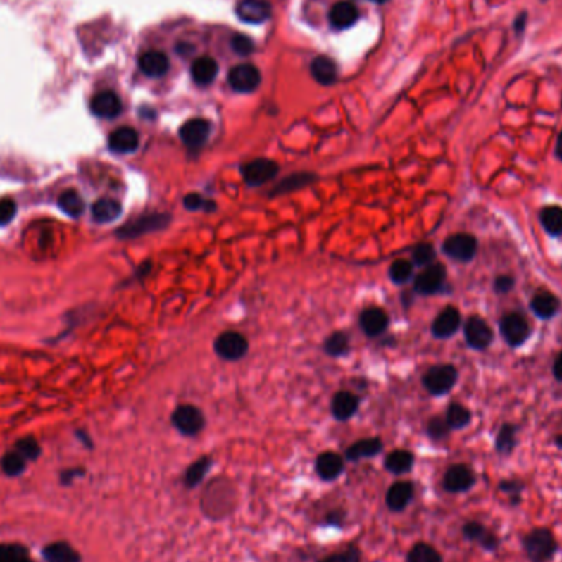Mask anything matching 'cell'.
Segmentation results:
<instances>
[{"label": "cell", "mask_w": 562, "mask_h": 562, "mask_svg": "<svg viewBox=\"0 0 562 562\" xmlns=\"http://www.w3.org/2000/svg\"><path fill=\"white\" fill-rule=\"evenodd\" d=\"M475 472L466 463H454L444 473V490L449 493H463L468 492L475 485Z\"/></svg>", "instance_id": "obj_2"}, {"label": "cell", "mask_w": 562, "mask_h": 562, "mask_svg": "<svg viewBox=\"0 0 562 562\" xmlns=\"http://www.w3.org/2000/svg\"><path fill=\"white\" fill-rule=\"evenodd\" d=\"M168 216L166 214H151L140 217V219H135L132 222H128L127 225H123L120 230H118V237L122 239H133V237L143 235L146 232H153L158 229H163L168 224Z\"/></svg>", "instance_id": "obj_8"}, {"label": "cell", "mask_w": 562, "mask_h": 562, "mask_svg": "<svg viewBox=\"0 0 562 562\" xmlns=\"http://www.w3.org/2000/svg\"><path fill=\"white\" fill-rule=\"evenodd\" d=\"M232 49L237 54H242V56H246L254 51V43H251L250 38L244 37V35H235V38L232 39Z\"/></svg>", "instance_id": "obj_49"}, {"label": "cell", "mask_w": 562, "mask_h": 562, "mask_svg": "<svg viewBox=\"0 0 562 562\" xmlns=\"http://www.w3.org/2000/svg\"><path fill=\"white\" fill-rule=\"evenodd\" d=\"M58 204L61 207L63 212H66V214L71 217H79L84 211V201L76 191H64L63 194L58 197Z\"/></svg>", "instance_id": "obj_36"}, {"label": "cell", "mask_w": 562, "mask_h": 562, "mask_svg": "<svg viewBox=\"0 0 562 562\" xmlns=\"http://www.w3.org/2000/svg\"><path fill=\"white\" fill-rule=\"evenodd\" d=\"M79 473H81V470H69V472H64V473H63V482H64V483H69V480H71L73 477H77Z\"/></svg>", "instance_id": "obj_53"}, {"label": "cell", "mask_w": 562, "mask_h": 562, "mask_svg": "<svg viewBox=\"0 0 562 562\" xmlns=\"http://www.w3.org/2000/svg\"><path fill=\"white\" fill-rule=\"evenodd\" d=\"M413 462H414L413 454L399 449V451H393L392 454H388L387 461H385V467H387L388 472L399 475V473H406L411 470Z\"/></svg>", "instance_id": "obj_31"}, {"label": "cell", "mask_w": 562, "mask_h": 562, "mask_svg": "<svg viewBox=\"0 0 562 562\" xmlns=\"http://www.w3.org/2000/svg\"><path fill=\"white\" fill-rule=\"evenodd\" d=\"M434 256H436V251L429 244H421L413 250V260L419 266H427L434 260Z\"/></svg>", "instance_id": "obj_44"}, {"label": "cell", "mask_w": 562, "mask_h": 562, "mask_svg": "<svg viewBox=\"0 0 562 562\" xmlns=\"http://www.w3.org/2000/svg\"><path fill=\"white\" fill-rule=\"evenodd\" d=\"M138 66H140V71L148 77H161L170 69V59H168L165 53L158 51V49H151V51H145L140 54Z\"/></svg>", "instance_id": "obj_17"}, {"label": "cell", "mask_w": 562, "mask_h": 562, "mask_svg": "<svg viewBox=\"0 0 562 562\" xmlns=\"http://www.w3.org/2000/svg\"><path fill=\"white\" fill-rule=\"evenodd\" d=\"M444 251L446 255L458 261H468L475 256L477 240L468 234L451 235L444 242Z\"/></svg>", "instance_id": "obj_9"}, {"label": "cell", "mask_w": 562, "mask_h": 562, "mask_svg": "<svg viewBox=\"0 0 562 562\" xmlns=\"http://www.w3.org/2000/svg\"><path fill=\"white\" fill-rule=\"evenodd\" d=\"M360 325L367 335H378L387 329L388 316L378 308H368L360 314Z\"/></svg>", "instance_id": "obj_25"}, {"label": "cell", "mask_w": 562, "mask_h": 562, "mask_svg": "<svg viewBox=\"0 0 562 562\" xmlns=\"http://www.w3.org/2000/svg\"><path fill=\"white\" fill-rule=\"evenodd\" d=\"M414 488L409 482H394L387 492V505L392 511H403L413 500Z\"/></svg>", "instance_id": "obj_21"}, {"label": "cell", "mask_w": 562, "mask_h": 562, "mask_svg": "<svg viewBox=\"0 0 562 562\" xmlns=\"http://www.w3.org/2000/svg\"><path fill=\"white\" fill-rule=\"evenodd\" d=\"M457 380V370L452 365H437L424 375V387L432 394H446Z\"/></svg>", "instance_id": "obj_3"}, {"label": "cell", "mask_w": 562, "mask_h": 562, "mask_svg": "<svg viewBox=\"0 0 562 562\" xmlns=\"http://www.w3.org/2000/svg\"><path fill=\"white\" fill-rule=\"evenodd\" d=\"M498 490L506 493L510 497V503L513 506H518L521 503V493L525 490V483L520 480H501L498 483Z\"/></svg>", "instance_id": "obj_40"}, {"label": "cell", "mask_w": 562, "mask_h": 562, "mask_svg": "<svg viewBox=\"0 0 562 562\" xmlns=\"http://www.w3.org/2000/svg\"><path fill=\"white\" fill-rule=\"evenodd\" d=\"M556 153H557V156H559V160L562 161V132H561V135H559V138H557V145H556Z\"/></svg>", "instance_id": "obj_54"}, {"label": "cell", "mask_w": 562, "mask_h": 562, "mask_svg": "<svg viewBox=\"0 0 562 562\" xmlns=\"http://www.w3.org/2000/svg\"><path fill=\"white\" fill-rule=\"evenodd\" d=\"M17 452L22 454L27 461H35V458L39 456V446L35 439L27 437V439H22V441H18Z\"/></svg>", "instance_id": "obj_45"}, {"label": "cell", "mask_w": 562, "mask_h": 562, "mask_svg": "<svg viewBox=\"0 0 562 562\" xmlns=\"http://www.w3.org/2000/svg\"><path fill=\"white\" fill-rule=\"evenodd\" d=\"M17 214V204L10 199L0 201V225H7Z\"/></svg>", "instance_id": "obj_48"}, {"label": "cell", "mask_w": 562, "mask_h": 562, "mask_svg": "<svg viewBox=\"0 0 562 562\" xmlns=\"http://www.w3.org/2000/svg\"><path fill=\"white\" fill-rule=\"evenodd\" d=\"M411 275H413V265L409 263L408 260H396L392 266H389V278L398 285L406 283V281L411 278Z\"/></svg>", "instance_id": "obj_41"}, {"label": "cell", "mask_w": 562, "mask_h": 562, "mask_svg": "<svg viewBox=\"0 0 562 562\" xmlns=\"http://www.w3.org/2000/svg\"><path fill=\"white\" fill-rule=\"evenodd\" d=\"M513 286V280L510 276H498L497 281H495V289L498 293H506V291H510Z\"/></svg>", "instance_id": "obj_51"}, {"label": "cell", "mask_w": 562, "mask_h": 562, "mask_svg": "<svg viewBox=\"0 0 562 562\" xmlns=\"http://www.w3.org/2000/svg\"><path fill=\"white\" fill-rule=\"evenodd\" d=\"M278 173V165L271 160H254L242 168V176L250 186H261Z\"/></svg>", "instance_id": "obj_10"}, {"label": "cell", "mask_w": 562, "mask_h": 562, "mask_svg": "<svg viewBox=\"0 0 562 562\" xmlns=\"http://www.w3.org/2000/svg\"><path fill=\"white\" fill-rule=\"evenodd\" d=\"M235 12L242 22L260 25L270 18L271 7L265 0H240L237 4Z\"/></svg>", "instance_id": "obj_11"}, {"label": "cell", "mask_w": 562, "mask_h": 562, "mask_svg": "<svg viewBox=\"0 0 562 562\" xmlns=\"http://www.w3.org/2000/svg\"><path fill=\"white\" fill-rule=\"evenodd\" d=\"M185 206H186V209H191V211L214 209V206L209 204V201H206L204 197H202L201 194H196V192H192V194H187L185 197Z\"/></svg>", "instance_id": "obj_47"}, {"label": "cell", "mask_w": 562, "mask_h": 562, "mask_svg": "<svg viewBox=\"0 0 562 562\" xmlns=\"http://www.w3.org/2000/svg\"><path fill=\"white\" fill-rule=\"evenodd\" d=\"M316 472L325 482L335 480L344 472V458L334 452L320 454L316 458Z\"/></svg>", "instance_id": "obj_20"}, {"label": "cell", "mask_w": 562, "mask_h": 562, "mask_svg": "<svg viewBox=\"0 0 562 562\" xmlns=\"http://www.w3.org/2000/svg\"><path fill=\"white\" fill-rule=\"evenodd\" d=\"M541 224L547 234L561 235L562 234V207L549 206L541 211Z\"/></svg>", "instance_id": "obj_32"}, {"label": "cell", "mask_w": 562, "mask_h": 562, "mask_svg": "<svg viewBox=\"0 0 562 562\" xmlns=\"http://www.w3.org/2000/svg\"><path fill=\"white\" fill-rule=\"evenodd\" d=\"M311 74L323 86H330L337 79V68L327 56H318L311 63Z\"/></svg>", "instance_id": "obj_27"}, {"label": "cell", "mask_w": 562, "mask_h": 562, "mask_svg": "<svg viewBox=\"0 0 562 562\" xmlns=\"http://www.w3.org/2000/svg\"><path fill=\"white\" fill-rule=\"evenodd\" d=\"M559 299L552 293H537L531 301V309L541 319H549L559 311Z\"/></svg>", "instance_id": "obj_29"}, {"label": "cell", "mask_w": 562, "mask_h": 562, "mask_svg": "<svg viewBox=\"0 0 562 562\" xmlns=\"http://www.w3.org/2000/svg\"><path fill=\"white\" fill-rule=\"evenodd\" d=\"M463 332H466L467 344L470 345L472 349L477 350L487 349L493 340V332L490 325H488L482 318H477V316H473V318L467 320Z\"/></svg>", "instance_id": "obj_12"}, {"label": "cell", "mask_w": 562, "mask_h": 562, "mask_svg": "<svg viewBox=\"0 0 562 562\" xmlns=\"http://www.w3.org/2000/svg\"><path fill=\"white\" fill-rule=\"evenodd\" d=\"M372 2H375V4H383V2H387V0H372Z\"/></svg>", "instance_id": "obj_57"}, {"label": "cell", "mask_w": 562, "mask_h": 562, "mask_svg": "<svg viewBox=\"0 0 562 562\" xmlns=\"http://www.w3.org/2000/svg\"><path fill=\"white\" fill-rule=\"evenodd\" d=\"M91 111L101 118H113L122 112V101L115 92L102 91L92 97Z\"/></svg>", "instance_id": "obj_16"}, {"label": "cell", "mask_w": 562, "mask_h": 562, "mask_svg": "<svg viewBox=\"0 0 562 562\" xmlns=\"http://www.w3.org/2000/svg\"><path fill=\"white\" fill-rule=\"evenodd\" d=\"M43 557L46 562H81V556L73 549L68 542H51L43 549Z\"/></svg>", "instance_id": "obj_26"}, {"label": "cell", "mask_w": 562, "mask_h": 562, "mask_svg": "<svg viewBox=\"0 0 562 562\" xmlns=\"http://www.w3.org/2000/svg\"><path fill=\"white\" fill-rule=\"evenodd\" d=\"M335 561L337 562H360V552L355 547H349L340 554H335Z\"/></svg>", "instance_id": "obj_50"}, {"label": "cell", "mask_w": 562, "mask_h": 562, "mask_svg": "<svg viewBox=\"0 0 562 562\" xmlns=\"http://www.w3.org/2000/svg\"><path fill=\"white\" fill-rule=\"evenodd\" d=\"M556 446L562 449V434H559V436L556 437Z\"/></svg>", "instance_id": "obj_55"}, {"label": "cell", "mask_w": 562, "mask_h": 562, "mask_svg": "<svg viewBox=\"0 0 562 562\" xmlns=\"http://www.w3.org/2000/svg\"><path fill=\"white\" fill-rule=\"evenodd\" d=\"M358 408V399L355 394L349 393V392H339L334 394L332 398V414L335 419H339V421H347L354 416V413L357 411Z\"/></svg>", "instance_id": "obj_24"}, {"label": "cell", "mask_w": 562, "mask_h": 562, "mask_svg": "<svg viewBox=\"0 0 562 562\" xmlns=\"http://www.w3.org/2000/svg\"><path fill=\"white\" fill-rule=\"evenodd\" d=\"M358 20V8L350 0H340L330 8L329 22L335 30H347Z\"/></svg>", "instance_id": "obj_18"}, {"label": "cell", "mask_w": 562, "mask_h": 562, "mask_svg": "<svg viewBox=\"0 0 562 562\" xmlns=\"http://www.w3.org/2000/svg\"><path fill=\"white\" fill-rule=\"evenodd\" d=\"M523 549L531 562H551L557 554V544L554 535L547 527H535L523 536Z\"/></svg>", "instance_id": "obj_1"}, {"label": "cell", "mask_w": 562, "mask_h": 562, "mask_svg": "<svg viewBox=\"0 0 562 562\" xmlns=\"http://www.w3.org/2000/svg\"><path fill=\"white\" fill-rule=\"evenodd\" d=\"M138 133L132 127H120L108 137V146L115 153H132L138 146Z\"/></svg>", "instance_id": "obj_22"}, {"label": "cell", "mask_w": 562, "mask_h": 562, "mask_svg": "<svg viewBox=\"0 0 562 562\" xmlns=\"http://www.w3.org/2000/svg\"><path fill=\"white\" fill-rule=\"evenodd\" d=\"M349 339L342 332H335L325 340V350L330 355H342L347 350Z\"/></svg>", "instance_id": "obj_43"}, {"label": "cell", "mask_w": 562, "mask_h": 562, "mask_svg": "<svg viewBox=\"0 0 562 562\" xmlns=\"http://www.w3.org/2000/svg\"><path fill=\"white\" fill-rule=\"evenodd\" d=\"M320 562H337V561H335L334 556H330V557H327V559H324V561H320Z\"/></svg>", "instance_id": "obj_56"}, {"label": "cell", "mask_w": 562, "mask_h": 562, "mask_svg": "<svg viewBox=\"0 0 562 562\" xmlns=\"http://www.w3.org/2000/svg\"><path fill=\"white\" fill-rule=\"evenodd\" d=\"M261 74L254 64H237L229 71V84L237 92H251L260 86Z\"/></svg>", "instance_id": "obj_5"}, {"label": "cell", "mask_w": 562, "mask_h": 562, "mask_svg": "<svg viewBox=\"0 0 562 562\" xmlns=\"http://www.w3.org/2000/svg\"><path fill=\"white\" fill-rule=\"evenodd\" d=\"M462 535L466 539L477 542L485 551H497L498 546H500V541H498V536L495 532L490 531L487 526H483L478 521H467L462 527Z\"/></svg>", "instance_id": "obj_13"}, {"label": "cell", "mask_w": 562, "mask_h": 562, "mask_svg": "<svg viewBox=\"0 0 562 562\" xmlns=\"http://www.w3.org/2000/svg\"><path fill=\"white\" fill-rule=\"evenodd\" d=\"M122 212V206L115 199H99L92 206V217L99 224H108L115 220Z\"/></svg>", "instance_id": "obj_30"}, {"label": "cell", "mask_w": 562, "mask_h": 562, "mask_svg": "<svg viewBox=\"0 0 562 562\" xmlns=\"http://www.w3.org/2000/svg\"><path fill=\"white\" fill-rule=\"evenodd\" d=\"M444 280H446V270L442 265H429L423 273L418 275L414 281V289L419 294H434L436 291L442 288Z\"/></svg>", "instance_id": "obj_15"}, {"label": "cell", "mask_w": 562, "mask_h": 562, "mask_svg": "<svg viewBox=\"0 0 562 562\" xmlns=\"http://www.w3.org/2000/svg\"><path fill=\"white\" fill-rule=\"evenodd\" d=\"M217 71H219V66H217L216 59L211 56L197 58L191 66V76L199 86H207V84L214 81Z\"/></svg>", "instance_id": "obj_23"}, {"label": "cell", "mask_w": 562, "mask_h": 562, "mask_svg": "<svg viewBox=\"0 0 562 562\" xmlns=\"http://www.w3.org/2000/svg\"><path fill=\"white\" fill-rule=\"evenodd\" d=\"M216 352L225 360H239L246 354L249 342L239 332H224L217 337L214 344Z\"/></svg>", "instance_id": "obj_7"}, {"label": "cell", "mask_w": 562, "mask_h": 562, "mask_svg": "<svg viewBox=\"0 0 562 562\" xmlns=\"http://www.w3.org/2000/svg\"><path fill=\"white\" fill-rule=\"evenodd\" d=\"M211 133V123L204 118H191L180 128L182 143L189 148H199L206 143Z\"/></svg>", "instance_id": "obj_14"}, {"label": "cell", "mask_w": 562, "mask_h": 562, "mask_svg": "<svg viewBox=\"0 0 562 562\" xmlns=\"http://www.w3.org/2000/svg\"><path fill=\"white\" fill-rule=\"evenodd\" d=\"M516 446V427L513 424H503L497 434L495 449L501 456H510Z\"/></svg>", "instance_id": "obj_33"}, {"label": "cell", "mask_w": 562, "mask_h": 562, "mask_svg": "<svg viewBox=\"0 0 562 562\" xmlns=\"http://www.w3.org/2000/svg\"><path fill=\"white\" fill-rule=\"evenodd\" d=\"M554 377L557 380H562V352L557 355L556 362H554Z\"/></svg>", "instance_id": "obj_52"}, {"label": "cell", "mask_w": 562, "mask_h": 562, "mask_svg": "<svg viewBox=\"0 0 562 562\" xmlns=\"http://www.w3.org/2000/svg\"><path fill=\"white\" fill-rule=\"evenodd\" d=\"M173 426L185 436H196L204 427V416L196 406L182 404L173 413Z\"/></svg>", "instance_id": "obj_4"}, {"label": "cell", "mask_w": 562, "mask_h": 562, "mask_svg": "<svg viewBox=\"0 0 562 562\" xmlns=\"http://www.w3.org/2000/svg\"><path fill=\"white\" fill-rule=\"evenodd\" d=\"M500 330L503 339H505L511 347H518V345L525 342L527 335H530V324H527V320L523 318L521 314L511 313L503 316L500 323Z\"/></svg>", "instance_id": "obj_6"}, {"label": "cell", "mask_w": 562, "mask_h": 562, "mask_svg": "<svg viewBox=\"0 0 562 562\" xmlns=\"http://www.w3.org/2000/svg\"><path fill=\"white\" fill-rule=\"evenodd\" d=\"M461 325V314L456 308H446L441 314L434 319L432 323V334L439 339H447L456 334V330Z\"/></svg>", "instance_id": "obj_19"}, {"label": "cell", "mask_w": 562, "mask_h": 562, "mask_svg": "<svg viewBox=\"0 0 562 562\" xmlns=\"http://www.w3.org/2000/svg\"><path fill=\"white\" fill-rule=\"evenodd\" d=\"M25 467H27V458L17 451L5 454L2 458V470L10 477L20 475L25 470Z\"/></svg>", "instance_id": "obj_39"}, {"label": "cell", "mask_w": 562, "mask_h": 562, "mask_svg": "<svg viewBox=\"0 0 562 562\" xmlns=\"http://www.w3.org/2000/svg\"><path fill=\"white\" fill-rule=\"evenodd\" d=\"M408 562H442V556L427 542H418L409 549Z\"/></svg>", "instance_id": "obj_34"}, {"label": "cell", "mask_w": 562, "mask_h": 562, "mask_svg": "<svg viewBox=\"0 0 562 562\" xmlns=\"http://www.w3.org/2000/svg\"><path fill=\"white\" fill-rule=\"evenodd\" d=\"M211 463H212L211 458L201 457L199 461H196L192 466H189V468H187L185 473V485L187 488H194L199 485V483L202 482V478L206 477V473L209 472Z\"/></svg>", "instance_id": "obj_35"}, {"label": "cell", "mask_w": 562, "mask_h": 562, "mask_svg": "<svg viewBox=\"0 0 562 562\" xmlns=\"http://www.w3.org/2000/svg\"><path fill=\"white\" fill-rule=\"evenodd\" d=\"M313 180V175H306V173H301V175H291L289 177L281 182V185L276 186L275 192H286V191H293L298 189V187H303L304 185Z\"/></svg>", "instance_id": "obj_42"}, {"label": "cell", "mask_w": 562, "mask_h": 562, "mask_svg": "<svg viewBox=\"0 0 562 562\" xmlns=\"http://www.w3.org/2000/svg\"><path fill=\"white\" fill-rule=\"evenodd\" d=\"M446 423L449 429H462L470 423V411L462 404L454 403L447 408L446 413Z\"/></svg>", "instance_id": "obj_37"}, {"label": "cell", "mask_w": 562, "mask_h": 562, "mask_svg": "<svg viewBox=\"0 0 562 562\" xmlns=\"http://www.w3.org/2000/svg\"><path fill=\"white\" fill-rule=\"evenodd\" d=\"M383 444L377 437H370V439H362V441L352 444L345 452V457L349 461H358V458L365 457H373L382 451Z\"/></svg>", "instance_id": "obj_28"}, {"label": "cell", "mask_w": 562, "mask_h": 562, "mask_svg": "<svg viewBox=\"0 0 562 562\" xmlns=\"http://www.w3.org/2000/svg\"><path fill=\"white\" fill-rule=\"evenodd\" d=\"M0 562H33L27 547L20 544H0Z\"/></svg>", "instance_id": "obj_38"}, {"label": "cell", "mask_w": 562, "mask_h": 562, "mask_svg": "<svg viewBox=\"0 0 562 562\" xmlns=\"http://www.w3.org/2000/svg\"><path fill=\"white\" fill-rule=\"evenodd\" d=\"M427 432H429V436H431L432 439H436V441L446 437L449 432V426H447L446 419H441V418L431 419L427 424Z\"/></svg>", "instance_id": "obj_46"}]
</instances>
